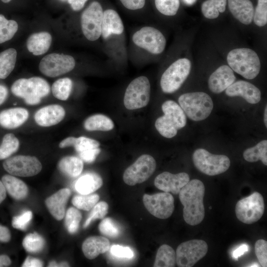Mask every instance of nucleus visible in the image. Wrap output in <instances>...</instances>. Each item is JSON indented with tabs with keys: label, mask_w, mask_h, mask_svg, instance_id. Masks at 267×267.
Returning a JSON list of instances; mask_svg holds the SVG:
<instances>
[{
	"label": "nucleus",
	"mask_w": 267,
	"mask_h": 267,
	"mask_svg": "<svg viewBox=\"0 0 267 267\" xmlns=\"http://www.w3.org/2000/svg\"><path fill=\"white\" fill-rule=\"evenodd\" d=\"M28 117V111L24 108L5 109L0 112V126L7 129H14L22 125Z\"/></svg>",
	"instance_id": "obj_23"
},
{
	"label": "nucleus",
	"mask_w": 267,
	"mask_h": 267,
	"mask_svg": "<svg viewBox=\"0 0 267 267\" xmlns=\"http://www.w3.org/2000/svg\"><path fill=\"white\" fill-rule=\"evenodd\" d=\"M156 167V161L152 156L142 155L126 169L123 174V180L129 185L142 183L151 176Z\"/></svg>",
	"instance_id": "obj_14"
},
{
	"label": "nucleus",
	"mask_w": 267,
	"mask_h": 267,
	"mask_svg": "<svg viewBox=\"0 0 267 267\" xmlns=\"http://www.w3.org/2000/svg\"><path fill=\"white\" fill-rule=\"evenodd\" d=\"M19 147L18 139L12 133L4 135L0 145V160L7 159L15 153Z\"/></svg>",
	"instance_id": "obj_36"
},
{
	"label": "nucleus",
	"mask_w": 267,
	"mask_h": 267,
	"mask_svg": "<svg viewBox=\"0 0 267 267\" xmlns=\"http://www.w3.org/2000/svg\"><path fill=\"white\" fill-rule=\"evenodd\" d=\"M124 31L123 21L115 10L108 9L103 11L101 36L104 40L112 35H120Z\"/></svg>",
	"instance_id": "obj_21"
},
{
	"label": "nucleus",
	"mask_w": 267,
	"mask_h": 267,
	"mask_svg": "<svg viewBox=\"0 0 267 267\" xmlns=\"http://www.w3.org/2000/svg\"><path fill=\"white\" fill-rule=\"evenodd\" d=\"M178 101L187 116L194 121L206 119L214 107L211 97L204 92L184 93L179 97Z\"/></svg>",
	"instance_id": "obj_5"
},
{
	"label": "nucleus",
	"mask_w": 267,
	"mask_h": 267,
	"mask_svg": "<svg viewBox=\"0 0 267 267\" xmlns=\"http://www.w3.org/2000/svg\"><path fill=\"white\" fill-rule=\"evenodd\" d=\"M122 4L130 10H137L143 8L145 0H120Z\"/></svg>",
	"instance_id": "obj_50"
},
{
	"label": "nucleus",
	"mask_w": 267,
	"mask_h": 267,
	"mask_svg": "<svg viewBox=\"0 0 267 267\" xmlns=\"http://www.w3.org/2000/svg\"><path fill=\"white\" fill-rule=\"evenodd\" d=\"M267 106H266L265 109V112H264V123L266 127H267Z\"/></svg>",
	"instance_id": "obj_60"
},
{
	"label": "nucleus",
	"mask_w": 267,
	"mask_h": 267,
	"mask_svg": "<svg viewBox=\"0 0 267 267\" xmlns=\"http://www.w3.org/2000/svg\"><path fill=\"white\" fill-rule=\"evenodd\" d=\"M108 204L105 201L97 202L91 209V211L85 222L83 227H88L93 220L103 219L108 213Z\"/></svg>",
	"instance_id": "obj_43"
},
{
	"label": "nucleus",
	"mask_w": 267,
	"mask_h": 267,
	"mask_svg": "<svg viewBox=\"0 0 267 267\" xmlns=\"http://www.w3.org/2000/svg\"><path fill=\"white\" fill-rule=\"evenodd\" d=\"M189 180V176L186 173L173 174L164 172L155 178L154 185L157 188L164 192L178 194L181 188Z\"/></svg>",
	"instance_id": "obj_17"
},
{
	"label": "nucleus",
	"mask_w": 267,
	"mask_h": 267,
	"mask_svg": "<svg viewBox=\"0 0 267 267\" xmlns=\"http://www.w3.org/2000/svg\"><path fill=\"white\" fill-rule=\"evenodd\" d=\"M65 218V225L70 234H74L78 230L82 219L81 213L76 208H69Z\"/></svg>",
	"instance_id": "obj_40"
},
{
	"label": "nucleus",
	"mask_w": 267,
	"mask_h": 267,
	"mask_svg": "<svg viewBox=\"0 0 267 267\" xmlns=\"http://www.w3.org/2000/svg\"><path fill=\"white\" fill-rule=\"evenodd\" d=\"M235 211L238 220L244 223L251 224L258 222L265 211L263 196L258 192H253L237 202Z\"/></svg>",
	"instance_id": "obj_9"
},
{
	"label": "nucleus",
	"mask_w": 267,
	"mask_h": 267,
	"mask_svg": "<svg viewBox=\"0 0 267 267\" xmlns=\"http://www.w3.org/2000/svg\"><path fill=\"white\" fill-rule=\"evenodd\" d=\"M17 52L9 48L0 53V79H5L13 70L17 60Z\"/></svg>",
	"instance_id": "obj_31"
},
{
	"label": "nucleus",
	"mask_w": 267,
	"mask_h": 267,
	"mask_svg": "<svg viewBox=\"0 0 267 267\" xmlns=\"http://www.w3.org/2000/svg\"><path fill=\"white\" fill-rule=\"evenodd\" d=\"M43 262L39 259L28 257L22 265L23 267H41Z\"/></svg>",
	"instance_id": "obj_51"
},
{
	"label": "nucleus",
	"mask_w": 267,
	"mask_h": 267,
	"mask_svg": "<svg viewBox=\"0 0 267 267\" xmlns=\"http://www.w3.org/2000/svg\"><path fill=\"white\" fill-rule=\"evenodd\" d=\"M57 166L63 174L70 177L76 178L81 174L84 164L80 158L74 156H67L59 161Z\"/></svg>",
	"instance_id": "obj_29"
},
{
	"label": "nucleus",
	"mask_w": 267,
	"mask_h": 267,
	"mask_svg": "<svg viewBox=\"0 0 267 267\" xmlns=\"http://www.w3.org/2000/svg\"><path fill=\"white\" fill-rule=\"evenodd\" d=\"M143 203L147 211L159 219L169 218L174 211V198L169 192L145 194L143 196Z\"/></svg>",
	"instance_id": "obj_16"
},
{
	"label": "nucleus",
	"mask_w": 267,
	"mask_h": 267,
	"mask_svg": "<svg viewBox=\"0 0 267 267\" xmlns=\"http://www.w3.org/2000/svg\"><path fill=\"white\" fill-rule=\"evenodd\" d=\"M255 252L261 265L267 267V242L264 239L258 240L255 244Z\"/></svg>",
	"instance_id": "obj_46"
},
{
	"label": "nucleus",
	"mask_w": 267,
	"mask_h": 267,
	"mask_svg": "<svg viewBox=\"0 0 267 267\" xmlns=\"http://www.w3.org/2000/svg\"><path fill=\"white\" fill-rule=\"evenodd\" d=\"M22 245L26 251L31 253L40 252L45 245L44 238L37 233H30L24 238Z\"/></svg>",
	"instance_id": "obj_38"
},
{
	"label": "nucleus",
	"mask_w": 267,
	"mask_h": 267,
	"mask_svg": "<svg viewBox=\"0 0 267 267\" xmlns=\"http://www.w3.org/2000/svg\"><path fill=\"white\" fill-rule=\"evenodd\" d=\"M99 196L97 194L76 195L72 199L73 205L77 209L90 210L98 202Z\"/></svg>",
	"instance_id": "obj_39"
},
{
	"label": "nucleus",
	"mask_w": 267,
	"mask_h": 267,
	"mask_svg": "<svg viewBox=\"0 0 267 267\" xmlns=\"http://www.w3.org/2000/svg\"><path fill=\"white\" fill-rule=\"evenodd\" d=\"M236 80L233 71L226 65L219 67L210 76L208 87L213 93H220L225 90Z\"/></svg>",
	"instance_id": "obj_18"
},
{
	"label": "nucleus",
	"mask_w": 267,
	"mask_h": 267,
	"mask_svg": "<svg viewBox=\"0 0 267 267\" xmlns=\"http://www.w3.org/2000/svg\"><path fill=\"white\" fill-rule=\"evenodd\" d=\"M243 158L247 162H255L261 160L264 165H267V140H263L255 146L244 150Z\"/></svg>",
	"instance_id": "obj_33"
},
{
	"label": "nucleus",
	"mask_w": 267,
	"mask_h": 267,
	"mask_svg": "<svg viewBox=\"0 0 267 267\" xmlns=\"http://www.w3.org/2000/svg\"><path fill=\"white\" fill-rule=\"evenodd\" d=\"M6 191L9 195L17 200H20L26 197L28 193L27 185L21 179L13 175H5L1 178Z\"/></svg>",
	"instance_id": "obj_28"
},
{
	"label": "nucleus",
	"mask_w": 267,
	"mask_h": 267,
	"mask_svg": "<svg viewBox=\"0 0 267 267\" xmlns=\"http://www.w3.org/2000/svg\"><path fill=\"white\" fill-rule=\"evenodd\" d=\"M11 263V260L8 256L5 255H0V267H8Z\"/></svg>",
	"instance_id": "obj_57"
},
{
	"label": "nucleus",
	"mask_w": 267,
	"mask_h": 267,
	"mask_svg": "<svg viewBox=\"0 0 267 267\" xmlns=\"http://www.w3.org/2000/svg\"><path fill=\"white\" fill-rule=\"evenodd\" d=\"M8 93L7 88L2 85H0V105L6 99Z\"/></svg>",
	"instance_id": "obj_56"
},
{
	"label": "nucleus",
	"mask_w": 267,
	"mask_h": 267,
	"mask_svg": "<svg viewBox=\"0 0 267 267\" xmlns=\"http://www.w3.org/2000/svg\"><path fill=\"white\" fill-rule=\"evenodd\" d=\"M205 188L197 179L189 180L179 191V198L183 206V217L190 225H196L203 220L205 212L203 204Z\"/></svg>",
	"instance_id": "obj_1"
},
{
	"label": "nucleus",
	"mask_w": 267,
	"mask_h": 267,
	"mask_svg": "<svg viewBox=\"0 0 267 267\" xmlns=\"http://www.w3.org/2000/svg\"><path fill=\"white\" fill-rule=\"evenodd\" d=\"M197 0H182L183 2L188 6H191L195 3Z\"/></svg>",
	"instance_id": "obj_59"
},
{
	"label": "nucleus",
	"mask_w": 267,
	"mask_h": 267,
	"mask_svg": "<svg viewBox=\"0 0 267 267\" xmlns=\"http://www.w3.org/2000/svg\"><path fill=\"white\" fill-rule=\"evenodd\" d=\"M103 10L101 4L93 1L83 11L81 16V27L84 37L94 42L101 35Z\"/></svg>",
	"instance_id": "obj_10"
},
{
	"label": "nucleus",
	"mask_w": 267,
	"mask_h": 267,
	"mask_svg": "<svg viewBox=\"0 0 267 267\" xmlns=\"http://www.w3.org/2000/svg\"><path fill=\"white\" fill-rule=\"evenodd\" d=\"M33 217L31 211H26L20 215L14 217L12 220V226L18 229L25 230Z\"/></svg>",
	"instance_id": "obj_47"
},
{
	"label": "nucleus",
	"mask_w": 267,
	"mask_h": 267,
	"mask_svg": "<svg viewBox=\"0 0 267 267\" xmlns=\"http://www.w3.org/2000/svg\"><path fill=\"white\" fill-rule=\"evenodd\" d=\"M110 248L109 240L104 237L92 236L87 238L82 244L85 256L89 260L96 258L100 254L107 252Z\"/></svg>",
	"instance_id": "obj_26"
},
{
	"label": "nucleus",
	"mask_w": 267,
	"mask_h": 267,
	"mask_svg": "<svg viewBox=\"0 0 267 267\" xmlns=\"http://www.w3.org/2000/svg\"><path fill=\"white\" fill-rule=\"evenodd\" d=\"M164 115L156 120L155 126L163 136L171 138L176 135L178 131L186 124V118L179 105L172 100L165 101L162 105Z\"/></svg>",
	"instance_id": "obj_3"
},
{
	"label": "nucleus",
	"mask_w": 267,
	"mask_h": 267,
	"mask_svg": "<svg viewBox=\"0 0 267 267\" xmlns=\"http://www.w3.org/2000/svg\"><path fill=\"white\" fill-rule=\"evenodd\" d=\"M230 97L240 96L251 104L258 103L261 98L260 90L253 84L243 80L234 82L225 89Z\"/></svg>",
	"instance_id": "obj_19"
},
{
	"label": "nucleus",
	"mask_w": 267,
	"mask_h": 267,
	"mask_svg": "<svg viewBox=\"0 0 267 267\" xmlns=\"http://www.w3.org/2000/svg\"><path fill=\"white\" fill-rule=\"evenodd\" d=\"M110 253L113 257L119 259H131L134 257V253L130 247L119 245H113L110 248Z\"/></svg>",
	"instance_id": "obj_48"
},
{
	"label": "nucleus",
	"mask_w": 267,
	"mask_h": 267,
	"mask_svg": "<svg viewBox=\"0 0 267 267\" xmlns=\"http://www.w3.org/2000/svg\"><path fill=\"white\" fill-rule=\"evenodd\" d=\"M65 116V111L62 106L50 104L37 111L34 115V119L40 126L48 127L60 123Z\"/></svg>",
	"instance_id": "obj_20"
},
{
	"label": "nucleus",
	"mask_w": 267,
	"mask_h": 267,
	"mask_svg": "<svg viewBox=\"0 0 267 267\" xmlns=\"http://www.w3.org/2000/svg\"><path fill=\"white\" fill-rule=\"evenodd\" d=\"M4 170L11 175L30 177L38 174L42 170L39 159L29 155H16L7 158L2 164Z\"/></svg>",
	"instance_id": "obj_15"
},
{
	"label": "nucleus",
	"mask_w": 267,
	"mask_h": 267,
	"mask_svg": "<svg viewBox=\"0 0 267 267\" xmlns=\"http://www.w3.org/2000/svg\"><path fill=\"white\" fill-rule=\"evenodd\" d=\"M18 29V24L13 20H8L0 14V44L10 40Z\"/></svg>",
	"instance_id": "obj_37"
},
{
	"label": "nucleus",
	"mask_w": 267,
	"mask_h": 267,
	"mask_svg": "<svg viewBox=\"0 0 267 267\" xmlns=\"http://www.w3.org/2000/svg\"><path fill=\"white\" fill-rule=\"evenodd\" d=\"M195 167L202 173L208 176H216L226 171L230 161L224 155L213 154L203 148L195 150L192 155Z\"/></svg>",
	"instance_id": "obj_7"
},
{
	"label": "nucleus",
	"mask_w": 267,
	"mask_h": 267,
	"mask_svg": "<svg viewBox=\"0 0 267 267\" xmlns=\"http://www.w3.org/2000/svg\"><path fill=\"white\" fill-rule=\"evenodd\" d=\"M226 60L230 68L245 79H253L260 73V58L257 53L250 48L232 49L228 52Z\"/></svg>",
	"instance_id": "obj_2"
},
{
	"label": "nucleus",
	"mask_w": 267,
	"mask_h": 267,
	"mask_svg": "<svg viewBox=\"0 0 267 267\" xmlns=\"http://www.w3.org/2000/svg\"><path fill=\"white\" fill-rule=\"evenodd\" d=\"M74 58L68 54L51 53L44 56L39 64L40 71L45 76L55 78L70 72L75 67Z\"/></svg>",
	"instance_id": "obj_12"
},
{
	"label": "nucleus",
	"mask_w": 267,
	"mask_h": 267,
	"mask_svg": "<svg viewBox=\"0 0 267 267\" xmlns=\"http://www.w3.org/2000/svg\"><path fill=\"white\" fill-rule=\"evenodd\" d=\"M150 97L149 81L145 76H139L134 79L127 87L124 96V104L129 110L141 108L148 104Z\"/></svg>",
	"instance_id": "obj_8"
},
{
	"label": "nucleus",
	"mask_w": 267,
	"mask_h": 267,
	"mask_svg": "<svg viewBox=\"0 0 267 267\" xmlns=\"http://www.w3.org/2000/svg\"><path fill=\"white\" fill-rule=\"evenodd\" d=\"M11 91L13 95L23 99L27 104L35 105L49 94L50 88L44 79L32 77L16 80L11 87Z\"/></svg>",
	"instance_id": "obj_4"
},
{
	"label": "nucleus",
	"mask_w": 267,
	"mask_h": 267,
	"mask_svg": "<svg viewBox=\"0 0 267 267\" xmlns=\"http://www.w3.org/2000/svg\"><path fill=\"white\" fill-rule=\"evenodd\" d=\"M88 0H68V3L73 10L78 11L81 10L85 6Z\"/></svg>",
	"instance_id": "obj_52"
},
{
	"label": "nucleus",
	"mask_w": 267,
	"mask_h": 267,
	"mask_svg": "<svg viewBox=\"0 0 267 267\" xmlns=\"http://www.w3.org/2000/svg\"><path fill=\"white\" fill-rule=\"evenodd\" d=\"M88 131H109L114 127L112 120L103 114H95L88 117L84 124Z\"/></svg>",
	"instance_id": "obj_30"
},
{
	"label": "nucleus",
	"mask_w": 267,
	"mask_h": 267,
	"mask_svg": "<svg viewBox=\"0 0 267 267\" xmlns=\"http://www.w3.org/2000/svg\"><path fill=\"white\" fill-rule=\"evenodd\" d=\"M248 251L249 247L247 245H242L232 252V257L237 259L239 257L241 256L244 254V253L248 252Z\"/></svg>",
	"instance_id": "obj_55"
},
{
	"label": "nucleus",
	"mask_w": 267,
	"mask_h": 267,
	"mask_svg": "<svg viewBox=\"0 0 267 267\" xmlns=\"http://www.w3.org/2000/svg\"><path fill=\"white\" fill-rule=\"evenodd\" d=\"M48 267H58V264L55 261H51L48 264Z\"/></svg>",
	"instance_id": "obj_61"
},
{
	"label": "nucleus",
	"mask_w": 267,
	"mask_h": 267,
	"mask_svg": "<svg viewBox=\"0 0 267 267\" xmlns=\"http://www.w3.org/2000/svg\"><path fill=\"white\" fill-rule=\"evenodd\" d=\"M58 267H69V264L66 262H62L58 264Z\"/></svg>",
	"instance_id": "obj_62"
},
{
	"label": "nucleus",
	"mask_w": 267,
	"mask_h": 267,
	"mask_svg": "<svg viewBox=\"0 0 267 267\" xmlns=\"http://www.w3.org/2000/svg\"><path fill=\"white\" fill-rule=\"evenodd\" d=\"M99 145V142L95 139L85 136H80L76 137L73 147L78 153H80L87 150L98 148Z\"/></svg>",
	"instance_id": "obj_45"
},
{
	"label": "nucleus",
	"mask_w": 267,
	"mask_h": 267,
	"mask_svg": "<svg viewBox=\"0 0 267 267\" xmlns=\"http://www.w3.org/2000/svg\"><path fill=\"white\" fill-rule=\"evenodd\" d=\"M100 151L101 149L98 147L82 151L79 155L83 161L90 163L94 161Z\"/></svg>",
	"instance_id": "obj_49"
},
{
	"label": "nucleus",
	"mask_w": 267,
	"mask_h": 267,
	"mask_svg": "<svg viewBox=\"0 0 267 267\" xmlns=\"http://www.w3.org/2000/svg\"><path fill=\"white\" fill-rule=\"evenodd\" d=\"M253 20L259 27H263L267 23V0H258L254 10Z\"/></svg>",
	"instance_id": "obj_44"
},
{
	"label": "nucleus",
	"mask_w": 267,
	"mask_h": 267,
	"mask_svg": "<svg viewBox=\"0 0 267 267\" xmlns=\"http://www.w3.org/2000/svg\"><path fill=\"white\" fill-rule=\"evenodd\" d=\"M102 179L97 174L87 173L80 177L75 184L76 190L81 194H91L101 187Z\"/></svg>",
	"instance_id": "obj_27"
},
{
	"label": "nucleus",
	"mask_w": 267,
	"mask_h": 267,
	"mask_svg": "<svg viewBox=\"0 0 267 267\" xmlns=\"http://www.w3.org/2000/svg\"><path fill=\"white\" fill-rule=\"evenodd\" d=\"M226 3L227 0H206L201 5L202 13L207 19H216L224 12Z\"/></svg>",
	"instance_id": "obj_34"
},
{
	"label": "nucleus",
	"mask_w": 267,
	"mask_h": 267,
	"mask_svg": "<svg viewBox=\"0 0 267 267\" xmlns=\"http://www.w3.org/2000/svg\"><path fill=\"white\" fill-rule=\"evenodd\" d=\"M4 3L9 2L11 0H1Z\"/></svg>",
	"instance_id": "obj_63"
},
{
	"label": "nucleus",
	"mask_w": 267,
	"mask_h": 267,
	"mask_svg": "<svg viewBox=\"0 0 267 267\" xmlns=\"http://www.w3.org/2000/svg\"><path fill=\"white\" fill-rule=\"evenodd\" d=\"M157 9L161 14L172 16L176 15L179 7V0H154Z\"/></svg>",
	"instance_id": "obj_41"
},
{
	"label": "nucleus",
	"mask_w": 267,
	"mask_h": 267,
	"mask_svg": "<svg viewBox=\"0 0 267 267\" xmlns=\"http://www.w3.org/2000/svg\"><path fill=\"white\" fill-rule=\"evenodd\" d=\"M6 191L5 188L3 183L0 180V204L6 197Z\"/></svg>",
	"instance_id": "obj_58"
},
{
	"label": "nucleus",
	"mask_w": 267,
	"mask_h": 267,
	"mask_svg": "<svg viewBox=\"0 0 267 267\" xmlns=\"http://www.w3.org/2000/svg\"><path fill=\"white\" fill-rule=\"evenodd\" d=\"M11 235L8 228L0 225V242H7L10 240Z\"/></svg>",
	"instance_id": "obj_53"
},
{
	"label": "nucleus",
	"mask_w": 267,
	"mask_h": 267,
	"mask_svg": "<svg viewBox=\"0 0 267 267\" xmlns=\"http://www.w3.org/2000/svg\"><path fill=\"white\" fill-rule=\"evenodd\" d=\"M76 137L69 136L62 140L59 144L60 148H64L69 146H74Z\"/></svg>",
	"instance_id": "obj_54"
},
{
	"label": "nucleus",
	"mask_w": 267,
	"mask_h": 267,
	"mask_svg": "<svg viewBox=\"0 0 267 267\" xmlns=\"http://www.w3.org/2000/svg\"><path fill=\"white\" fill-rule=\"evenodd\" d=\"M61 1H63V2H64V1H68V0H60Z\"/></svg>",
	"instance_id": "obj_64"
},
{
	"label": "nucleus",
	"mask_w": 267,
	"mask_h": 267,
	"mask_svg": "<svg viewBox=\"0 0 267 267\" xmlns=\"http://www.w3.org/2000/svg\"><path fill=\"white\" fill-rule=\"evenodd\" d=\"M207 243L200 239H193L180 244L176 250V263L179 267H191L207 254Z\"/></svg>",
	"instance_id": "obj_13"
},
{
	"label": "nucleus",
	"mask_w": 267,
	"mask_h": 267,
	"mask_svg": "<svg viewBox=\"0 0 267 267\" xmlns=\"http://www.w3.org/2000/svg\"><path fill=\"white\" fill-rule=\"evenodd\" d=\"M72 87L73 82L70 78H60L53 83L51 86V91L55 98L65 101L69 98Z\"/></svg>",
	"instance_id": "obj_35"
},
{
	"label": "nucleus",
	"mask_w": 267,
	"mask_h": 267,
	"mask_svg": "<svg viewBox=\"0 0 267 267\" xmlns=\"http://www.w3.org/2000/svg\"><path fill=\"white\" fill-rule=\"evenodd\" d=\"M228 8L232 15L241 23L251 24L254 8L250 0H227Z\"/></svg>",
	"instance_id": "obj_25"
},
{
	"label": "nucleus",
	"mask_w": 267,
	"mask_h": 267,
	"mask_svg": "<svg viewBox=\"0 0 267 267\" xmlns=\"http://www.w3.org/2000/svg\"><path fill=\"white\" fill-rule=\"evenodd\" d=\"M191 67V62L186 58L173 62L161 76L160 86L163 92L172 93L178 90L188 76Z\"/></svg>",
	"instance_id": "obj_6"
},
{
	"label": "nucleus",
	"mask_w": 267,
	"mask_h": 267,
	"mask_svg": "<svg viewBox=\"0 0 267 267\" xmlns=\"http://www.w3.org/2000/svg\"><path fill=\"white\" fill-rule=\"evenodd\" d=\"M70 195V190L65 188L60 189L46 199V206L56 220L60 221L64 217L66 205Z\"/></svg>",
	"instance_id": "obj_22"
},
{
	"label": "nucleus",
	"mask_w": 267,
	"mask_h": 267,
	"mask_svg": "<svg viewBox=\"0 0 267 267\" xmlns=\"http://www.w3.org/2000/svg\"><path fill=\"white\" fill-rule=\"evenodd\" d=\"M176 263V254L174 250L167 244L161 245L158 249L154 267H173Z\"/></svg>",
	"instance_id": "obj_32"
},
{
	"label": "nucleus",
	"mask_w": 267,
	"mask_h": 267,
	"mask_svg": "<svg viewBox=\"0 0 267 267\" xmlns=\"http://www.w3.org/2000/svg\"><path fill=\"white\" fill-rule=\"evenodd\" d=\"M52 41L51 35L46 31H41L30 35L26 41L28 50L35 56L46 53Z\"/></svg>",
	"instance_id": "obj_24"
},
{
	"label": "nucleus",
	"mask_w": 267,
	"mask_h": 267,
	"mask_svg": "<svg viewBox=\"0 0 267 267\" xmlns=\"http://www.w3.org/2000/svg\"><path fill=\"white\" fill-rule=\"evenodd\" d=\"M98 228L102 234L109 237H116L120 233L118 225L109 218L104 219L99 223Z\"/></svg>",
	"instance_id": "obj_42"
},
{
	"label": "nucleus",
	"mask_w": 267,
	"mask_h": 267,
	"mask_svg": "<svg viewBox=\"0 0 267 267\" xmlns=\"http://www.w3.org/2000/svg\"><path fill=\"white\" fill-rule=\"evenodd\" d=\"M132 41L137 46L155 55L162 53L166 45V39L158 29L144 26L133 34Z\"/></svg>",
	"instance_id": "obj_11"
}]
</instances>
